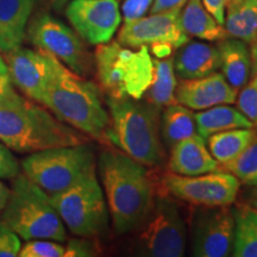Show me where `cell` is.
<instances>
[{
  "label": "cell",
  "instance_id": "39",
  "mask_svg": "<svg viewBox=\"0 0 257 257\" xmlns=\"http://www.w3.org/2000/svg\"><path fill=\"white\" fill-rule=\"evenodd\" d=\"M9 195H10V188L4 184V182L0 181V213H2V211L4 210L6 202H8Z\"/></svg>",
  "mask_w": 257,
  "mask_h": 257
},
{
  "label": "cell",
  "instance_id": "42",
  "mask_svg": "<svg viewBox=\"0 0 257 257\" xmlns=\"http://www.w3.org/2000/svg\"><path fill=\"white\" fill-rule=\"evenodd\" d=\"M49 2L54 9H61L63 5H66L67 3H69L70 0H49Z\"/></svg>",
  "mask_w": 257,
  "mask_h": 257
},
{
  "label": "cell",
  "instance_id": "31",
  "mask_svg": "<svg viewBox=\"0 0 257 257\" xmlns=\"http://www.w3.org/2000/svg\"><path fill=\"white\" fill-rule=\"evenodd\" d=\"M22 243L19 236L4 221H0V257L18 256Z\"/></svg>",
  "mask_w": 257,
  "mask_h": 257
},
{
  "label": "cell",
  "instance_id": "22",
  "mask_svg": "<svg viewBox=\"0 0 257 257\" xmlns=\"http://www.w3.org/2000/svg\"><path fill=\"white\" fill-rule=\"evenodd\" d=\"M224 25L227 36L252 44L257 40V0H227Z\"/></svg>",
  "mask_w": 257,
  "mask_h": 257
},
{
  "label": "cell",
  "instance_id": "40",
  "mask_svg": "<svg viewBox=\"0 0 257 257\" xmlns=\"http://www.w3.org/2000/svg\"><path fill=\"white\" fill-rule=\"evenodd\" d=\"M251 46V50H250V55H251V72L252 76L257 79V40L253 42Z\"/></svg>",
  "mask_w": 257,
  "mask_h": 257
},
{
  "label": "cell",
  "instance_id": "4",
  "mask_svg": "<svg viewBox=\"0 0 257 257\" xmlns=\"http://www.w3.org/2000/svg\"><path fill=\"white\" fill-rule=\"evenodd\" d=\"M110 114L108 143L142 163L157 167L165 160V149L160 137V108L141 99L107 96Z\"/></svg>",
  "mask_w": 257,
  "mask_h": 257
},
{
  "label": "cell",
  "instance_id": "15",
  "mask_svg": "<svg viewBox=\"0 0 257 257\" xmlns=\"http://www.w3.org/2000/svg\"><path fill=\"white\" fill-rule=\"evenodd\" d=\"M180 14L181 10H173L124 23L118 34V42L128 48L167 43L179 49L189 41V36L181 27Z\"/></svg>",
  "mask_w": 257,
  "mask_h": 257
},
{
  "label": "cell",
  "instance_id": "14",
  "mask_svg": "<svg viewBox=\"0 0 257 257\" xmlns=\"http://www.w3.org/2000/svg\"><path fill=\"white\" fill-rule=\"evenodd\" d=\"M66 16L79 36L93 46L110 42L121 22L117 0H70Z\"/></svg>",
  "mask_w": 257,
  "mask_h": 257
},
{
  "label": "cell",
  "instance_id": "9",
  "mask_svg": "<svg viewBox=\"0 0 257 257\" xmlns=\"http://www.w3.org/2000/svg\"><path fill=\"white\" fill-rule=\"evenodd\" d=\"M134 251L147 257H181L186 250V224L176 202L156 197L146 219L137 227Z\"/></svg>",
  "mask_w": 257,
  "mask_h": 257
},
{
  "label": "cell",
  "instance_id": "7",
  "mask_svg": "<svg viewBox=\"0 0 257 257\" xmlns=\"http://www.w3.org/2000/svg\"><path fill=\"white\" fill-rule=\"evenodd\" d=\"M21 166L31 181L53 197L95 172L96 161L92 148L82 143L32 153Z\"/></svg>",
  "mask_w": 257,
  "mask_h": 257
},
{
  "label": "cell",
  "instance_id": "21",
  "mask_svg": "<svg viewBox=\"0 0 257 257\" xmlns=\"http://www.w3.org/2000/svg\"><path fill=\"white\" fill-rule=\"evenodd\" d=\"M180 22L188 36L208 42H219L227 37L224 25L218 23L201 0H187L180 14Z\"/></svg>",
  "mask_w": 257,
  "mask_h": 257
},
{
  "label": "cell",
  "instance_id": "17",
  "mask_svg": "<svg viewBox=\"0 0 257 257\" xmlns=\"http://www.w3.org/2000/svg\"><path fill=\"white\" fill-rule=\"evenodd\" d=\"M168 169L179 175L193 176L219 169V163L212 156L206 140L197 134L170 147Z\"/></svg>",
  "mask_w": 257,
  "mask_h": 257
},
{
  "label": "cell",
  "instance_id": "13",
  "mask_svg": "<svg viewBox=\"0 0 257 257\" xmlns=\"http://www.w3.org/2000/svg\"><path fill=\"white\" fill-rule=\"evenodd\" d=\"M4 59L14 86L37 102L62 64L49 53L22 47L5 53Z\"/></svg>",
  "mask_w": 257,
  "mask_h": 257
},
{
  "label": "cell",
  "instance_id": "27",
  "mask_svg": "<svg viewBox=\"0 0 257 257\" xmlns=\"http://www.w3.org/2000/svg\"><path fill=\"white\" fill-rule=\"evenodd\" d=\"M153 61L154 74L152 85L148 89V101L153 102L159 107L174 104L176 102L175 89L178 86L174 60L169 56L166 59H153Z\"/></svg>",
  "mask_w": 257,
  "mask_h": 257
},
{
  "label": "cell",
  "instance_id": "32",
  "mask_svg": "<svg viewBox=\"0 0 257 257\" xmlns=\"http://www.w3.org/2000/svg\"><path fill=\"white\" fill-rule=\"evenodd\" d=\"M153 3L154 0H125L121 5L124 23H130V22L146 17Z\"/></svg>",
  "mask_w": 257,
  "mask_h": 257
},
{
  "label": "cell",
  "instance_id": "38",
  "mask_svg": "<svg viewBox=\"0 0 257 257\" xmlns=\"http://www.w3.org/2000/svg\"><path fill=\"white\" fill-rule=\"evenodd\" d=\"M148 48H149L150 54H153V55L155 56V59H166V57H169L172 55L173 51L175 50L174 47L167 43L153 44V46Z\"/></svg>",
  "mask_w": 257,
  "mask_h": 257
},
{
  "label": "cell",
  "instance_id": "36",
  "mask_svg": "<svg viewBox=\"0 0 257 257\" xmlns=\"http://www.w3.org/2000/svg\"><path fill=\"white\" fill-rule=\"evenodd\" d=\"M201 2L218 23L224 25L225 9H226L227 0H201Z\"/></svg>",
  "mask_w": 257,
  "mask_h": 257
},
{
  "label": "cell",
  "instance_id": "35",
  "mask_svg": "<svg viewBox=\"0 0 257 257\" xmlns=\"http://www.w3.org/2000/svg\"><path fill=\"white\" fill-rule=\"evenodd\" d=\"M96 249L94 248V244L91 240L82 238L70 239L68 245H67L64 256L68 257H87V256H95Z\"/></svg>",
  "mask_w": 257,
  "mask_h": 257
},
{
  "label": "cell",
  "instance_id": "34",
  "mask_svg": "<svg viewBox=\"0 0 257 257\" xmlns=\"http://www.w3.org/2000/svg\"><path fill=\"white\" fill-rule=\"evenodd\" d=\"M21 172L18 160L11 150L0 142V179H14Z\"/></svg>",
  "mask_w": 257,
  "mask_h": 257
},
{
  "label": "cell",
  "instance_id": "30",
  "mask_svg": "<svg viewBox=\"0 0 257 257\" xmlns=\"http://www.w3.org/2000/svg\"><path fill=\"white\" fill-rule=\"evenodd\" d=\"M236 101L238 110L248 118L253 128L257 130V79L255 76H252L242 87Z\"/></svg>",
  "mask_w": 257,
  "mask_h": 257
},
{
  "label": "cell",
  "instance_id": "24",
  "mask_svg": "<svg viewBox=\"0 0 257 257\" xmlns=\"http://www.w3.org/2000/svg\"><path fill=\"white\" fill-rule=\"evenodd\" d=\"M256 135L257 130L253 127L232 128L211 135L206 138V143L212 156L223 166L236 159L252 142Z\"/></svg>",
  "mask_w": 257,
  "mask_h": 257
},
{
  "label": "cell",
  "instance_id": "1",
  "mask_svg": "<svg viewBox=\"0 0 257 257\" xmlns=\"http://www.w3.org/2000/svg\"><path fill=\"white\" fill-rule=\"evenodd\" d=\"M98 169L114 232H134L156 198L149 172L142 163L115 149L100 153Z\"/></svg>",
  "mask_w": 257,
  "mask_h": 257
},
{
  "label": "cell",
  "instance_id": "41",
  "mask_svg": "<svg viewBox=\"0 0 257 257\" xmlns=\"http://www.w3.org/2000/svg\"><path fill=\"white\" fill-rule=\"evenodd\" d=\"M249 206L257 211V185L253 186L252 192L249 195Z\"/></svg>",
  "mask_w": 257,
  "mask_h": 257
},
{
  "label": "cell",
  "instance_id": "37",
  "mask_svg": "<svg viewBox=\"0 0 257 257\" xmlns=\"http://www.w3.org/2000/svg\"><path fill=\"white\" fill-rule=\"evenodd\" d=\"M187 0H154L149 12L150 15L169 12L173 10H182Z\"/></svg>",
  "mask_w": 257,
  "mask_h": 257
},
{
  "label": "cell",
  "instance_id": "20",
  "mask_svg": "<svg viewBox=\"0 0 257 257\" xmlns=\"http://www.w3.org/2000/svg\"><path fill=\"white\" fill-rule=\"evenodd\" d=\"M221 74L234 89L245 86L251 75V55L245 42L225 37L218 42Z\"/></svg>",
  "mask_w": 257,
  "mask_h": 257
},
{
  "label": "cell",
  "instance_id": "11",
  "mask_svg": "<svg viewBox=\"0 0 257 257\" xmlns=\"http://www.w3.org/2000/svg\"><path fill=\"white\" fill-rule=\"evenodd\" d=\"M163 184L170 194L198 206H230L236 200L240 182L226 170H214L200 175L168 173Z\"/></svg>",
  "mask_w": 257,
  "mask_h": 257
},
{
  "label": "cell",
  "instance_id": "12",
  "mask_svg": "<svg viewBox=\"0 0 257 257\" xmlns=\"http://www.w3.org/2000/svg\"><path fill=\"white\" fill-rule=\"evenodd\" d=\"M234 219L230 206H201L193 220L192 253L197 257L232 255Z\"/></svg>",
  "mask_w": 257,
  "mask_h": 257
},
{
  "label": "cell",
  "instance_id": "26",
  "mask_svg": "<svg viewBox=\"0 0 257 257\" xmlns=\"http://www.w3.org/2000/svg\"><path fill=\"white\" fill-rule=\"evenodd\" d=\"M160 126L163 140L169 147L198 134L191 108L176 102L166 106Z\"/></svg>",
  "mask_w": 257,
  "mask_h": 257
},
{
  "label": "cell",
  "instance_id": "18",
  "mask_svg": "<svg viewBox=\"0 0 257 257\" xmlns=\"http://www.w3.org/2000/svg\"><path fill=\"white\" fill-rule=\"evenodd\" d=\"M173 60L175 74L181 80L204 78L220 68L218 48L197 41H188L180 47Z\"/></svg>",
  "mask_w": 257,
  "mask_h": 257
},
{
  "label": "cell",
  "instance_id": "19",
  "mask_svg": "<svg viewBox=\"0 0 257 257\" xmlns=\"http://www.w3.org/2000/svg\"><path fill=\"white\" fill-rule=\"evenodd\" d=\"M35 0H0V53L21 47Z\"/></svg>",
  "mask_w": 257,
  "mask_h": 257
},
{
  "label": "cell",
  "instance_id": "25",
  "mask_svg": "<svg viewBox=\"0 0 257 257\" xmlns=\"http://www.w3.org/2000/svg\"><path fill=\"white\" fill-rule=\"evenodd\" d=\"M234 219V257H257V211L248 205L232 208Z\"/></svg>",
  "mask_w": 257,
  "mask_h": 257
},
{
  "label": "cell",
  "instance_id": "2",
  "mask_svg": "<svg viewBox=\"0 0 257 257\" xmlns=\"http://www.w3.org/2000/svg\"><path fill=\"white\" fill-rule=\"evenodd\" d=\"M0 142L12 152L32 154L87 143V136L61 121L46 106L18 95L0 107Z\"/></svg>",
  "mask_w": 257,
  "mask_h": 257
},
{
  "label": "cell",
  "instance_id": "10",
  "mask_svg": "<svg viewBox=\"0 0 257 257\" xmlns=\"http://www.w3.org/2000/svg\"><path fill=\"white\" fill-rule=\"evenodd\" d=\"M28 37L37 49L55 56L72 72L81 76L92 72V56L81 38L53 16H37L29 28Z\"/></svg>",
  "mask_w": 257,
  "mask_h": 257
},
{
  "label": "cell",
  "instance_id": "8",
  "mask_svg": "<svg viewBox=\"0 0 257 257\" xmlns=\"http://www.w3.org/2000/svg\"><path fill=\"white\" fill-rule=\"evenodd\" d=\"M50 200L63 224L75 236L91 238L108 232L110 213L95 172L50 197Z\"/></svg>",
  "mask_w": 257,
  "mask_h": 257
},
{
  "label": "cell",
  "instance_id": "33",
  "mask_svg": "<svg viewBox=\"0 0 257 257\" xmlns=\"http://www.w3.org/2000/svg\"><path fill=\"white\" fill-rule=\"evenodd\" d=\"M19 94L15 91L5 59L0 56V107L14 101Z\"/></svg>",
  "mask_w": 257,
  "mask_h": 257
},
{
  "label": "cell",
  "instance_id": "5",
  "mask_svg": "<svg viewBox=\"0 0 257 257\" xmlns=\"http://www.w3.org/2000/svg\"><path fill=\"white\" fill-rule=\"evenodd\" d=\"M2 213V220L24 240H67L66 227L50 197L25 174L14 178Z\"/></svg>",
  "mask_w": 257,
  "mask_h": 257
},
{
  "label": "cell",
  "instance_id": "23",
  "mask_svg": "<svg viewBox=\"0 0 257 257\" xmlns=\"http://www.w3.org/2000/svg\"><path fill=\"white\" fill-rule=\"evenodd\" d=\"M197 131L202 138L221 131L232 130V128L253 127L248 118L229 104H221L205 108L194 114Z\"/></svg>",
  "mask_w": 257,
  "mask_h": 257
},
{
  "label": "cell",
  "instance_id": "28",
  "mask_svg": "<svg viewBox=\"0 0 257 257\" xmlns=\"http://www.w3.org/2000/svg\"><path fill=\"white\" fill-rule=\"evenodd\" d=\"M223 170L236 176L239 182L248 186L257 185V135L236 159L223 165Z\"/></svg>",
  "mask_w": 257,
  "mask_h": 257
},
{
  "label": "cell",
  "instance_id": "29",
  "mask_svg": "<svg viewBox=\"0 0 257 257\" xmlns=\"http://www.w3.org/2000/svg\"><path fill=\"white\" fill-rule=\"evenodd\" d=\"M66 248L57 240L30 239L21 246L18 256L21 257H62Z\"/></svg>",
  "mask_w": 257,
  "mask_h": 257
},
{
  "label": "cell",
  "instance_id": "6",
  "mask_svg": "<svg viewBox=\"0 0 257 257\" xmlns=\"http://www.w3.org/2000/svg\"><path fill=\"white\" fill-rule=\"evenodd\" d=\"M94 64L107 96L142 99L152 85L154 61L147 46L128 48L118 41L99 44Z\"/></svg>",
  "mask_w": 257,
  "mask_h": 257
},
{
  "label": "cell",
  "instance_id": "3",
  "mask_svg": "<svg viewBox=\"0 0 257 257\" xmlns=\"http://www.w3.org/2000/svg\"><path fill=\"white\" fill-rule=\"evenodd\" d=\"M40 104L86 136L108 143L110 114L104 106L100 88L63 63L44 91Z\"/></svg>",
  "mask_w": 257,
  "mask_h": 257
},
{
  "label": "cell",
  "instance_id": "16",
  "mask_svg": "<svg viewBox=\"0 0 257 257\" xmlns=\"http://www.w3.org/2000/svg\"><path fill=\"white\" fill-rule=\"evenodd\" d=\"M175 99L191 110H205L216 105L232 104L237 99V89L223 74L216 72L204 78L181 80L176 86Z\"/></svg>",
  "mask_w": 257,
  "mask_h": 257
}]
</instances>
